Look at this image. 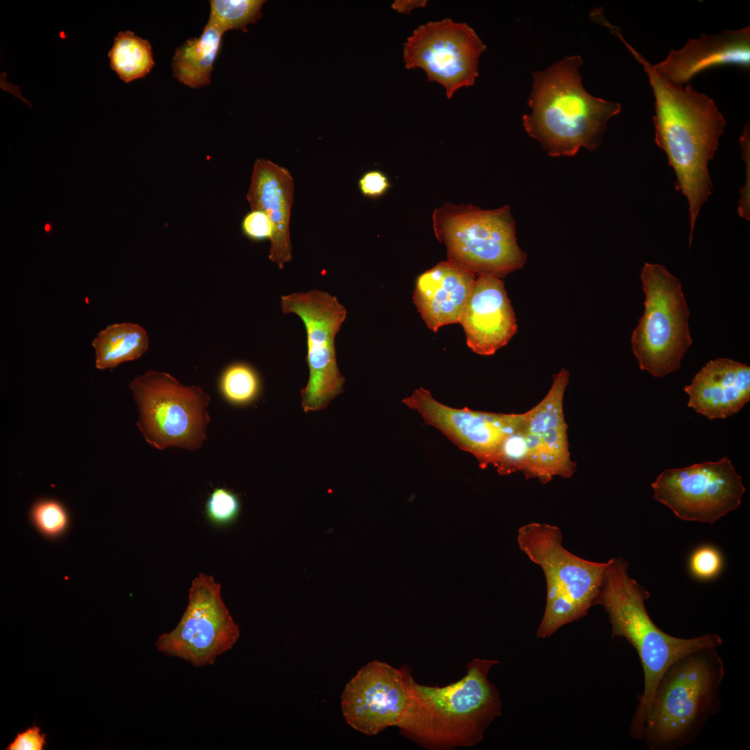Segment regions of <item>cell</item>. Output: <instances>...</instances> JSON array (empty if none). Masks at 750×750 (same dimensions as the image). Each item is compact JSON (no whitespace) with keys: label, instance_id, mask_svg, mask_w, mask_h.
<instances>
[{"label":"cell","instance_id":"27","mask_svg":"<svg viewBox=\"0 0 750 750\" xmlns=\"http://www.w3.org/2000/svg\"><path fill=\"white\" fill-rule=\"evenodd\" d=\"M30 517L36 529L48 538H58L67 529L69 517L65 506L54 499H41L34 503Z\"/></svg>","mask_w":750,"mask_h":750},{"label":"cell","instance_id":"28","mask_svg":"<svg viewBox=\"0 0 750 750\" xmlns=\"http://www.w3.org/2000/svg\"><path fill=\"white\" fill-rule=\"evenodd\" d=\"M526 462L527 447L521 426L504 439L492 465L499 474L508 475L516 472H524Z\"/></svg>","mask_w":750,"mask_h":750},{"label":"cell","instance_id":"24","mask_svg":"<svg viewBox=\"0 0 750 750\" xmlns=\"http://www.w3.org/2000/svg\"><path fill=\"white\" fill-rule=\"evenodd\" d=\"M108 56L110 68L126 83L144 77L155 65L149 42L130 31L117 33Z\"/></svg>","mask_w":750,"mask_h":750},{"label":"cell","instance_id":"1","mask_svg":"<svg viewBox=\"0 0 750 750\" xmlns=\"http://www.w3.org/2000/svg\"><path fill=\"white\" fill-rule=\"evenodd\" d=\"M647 73L655 97V142L665 151L676 174L675 188L687 198L690 234L712 188L708 162L715 156L726 120L705 94L672 83L619 36Z\"/></svg>","mask_w":750,"mask_h":750},{"label":"cell","instance_id":"2","mask_svg":"<svg viewBox=\"0 0 750 750\" xmlns=\"http://www.w3.org/2000/svg\"><path fill=\"white\" fill-rule=\"evenodd\" d=\"M499 662L475 658L466 674L445 686L419 684L407 666L409 704L399 725L400 733L422 747L450 750L480 742L486 729L501 714L497 688L488 678Z\"/></svg>","mask_w":750,"mask_h":750},{"label":"cell","instance_id":"5","mask_svg":"<svg viewBox=\"0 0 750 750\" xmlns=\"http://www.w3.org/2000/svg\"><path fill=\"white\" fill-rule=\"evenodd\" d=\"M724 676L716 647L696 650L673 662L656 687L643 741L651 750H674L698 736L720 708Z\"/></svg>","mask_w":750,"mask_h":750},{"label":"cell","instance_id":"23","mask_svg":"<svg viewBox=\"0 0 750 750\" xmlns=\"http://www.w3.org/2000/svg\"><path fill=\"white\" fill-rule=\"evenodd\" d=\"M96 367L112 369L141 357L148 349L149 338L138 324L124 322L107 326L93 340Z\"/></svg>","mask_w":750,"mask_h":750},{"label":"cell","instance_id":"15","mask_svg":"<svg viewBox=\"0 0 750 750\" xmlns=\"http://www.w3.org/2000/svg\"><path fill=\"white\" fill-rule=\"evenodd\" d=\"M406 669V665L395 668L379 660L360 669L342 694V710L348 724L367 735L398 727L409 704Z\"/></svg>","mask_w":750,"mask_h":750},{"label":"cell","instance_id":"11","mask_svg":"<svg viewBox=\"0 0 750 750\" xmlns=\"http://www.w3.org/2000/svg\"><path fill=\"white\" fill-rule=\"evenodd\" d=\"M240 630L226 607L221 585L200 574L192 582L188 603L177 626L156 642L163 654L184 660L195 667L212 665L230 650Z\"/></svg>","mask_w":750,"mask_h":750},{"label":"cell","instance_id":"29","mask_svg":"<svg viewBox=\"0 0 750 750\" xmlns=\"http://www.w3.org/2000/svg\"><path fill=\"white\" fill-rule=\"evenodd\" d=\"M206 514L210 522L215 525H226L234 522L240 512L238 497L225 488H216L209 496L206 503Z\"/></svg>","mask_w":750,"mask_h":750},{"label":"cell","instance_id":"21","mask_svg":"<svg viewBox=\"0 0 750 750\" xmlns=\"http://www.w3.org/2000/svg\"><path fill=\"white\" fill-rule=\"evenodd\" d=\"M688 406L710 419H725L750 400V367L728 358L710 360L684 388Z\"/></svg>","mask_w":750,"mask_h":750},{"label":"cell","instance_id":"14","mask_svg":"<svg viewBox=\"0 0 750 750\" xmlns=\"http://www.w3.org/2000/svg\"><path fill=\"white\" fill-rule=\"evenodd\" d=\"M417 411L426 424L440 431L460 449L472 454L485 469L492 465L504 439L519 428L524 413L482 412L444 405L429 390L419 388L403 399Z\"/></svg>","mask_w":750,"mask_h":750},{"label":"cell","instance_id":"36","mask_svg":"<svg viewBox=\"0 0 750 750\" xmlns=\"http://www.w3.org/2000/svg\"><path fill=\"white\" fill-rule=\"evenodd\" d=\"M50 229H51V226H50L49 224H46V225H45V230H46V231H50Z\"/></svg>","mask_w":750,"mask_h":750},{"label":"cell","instance_id":"8","mask_svg":"<svg viewBox=\"0 0 750 750\" xmlns=\"http://www.w3.org/2000/svg\"><path fill=\"white\" fill-rule=\"evenodd\" d=\"M641 279L644 311L631 337L640 369L656 378L678 370L692 343L690 312L680 281L665 266L646 262Z\"/></svg>","mask_w":750,"mask_h":750},{"label":"cell","instance_id":"7","mask_svg":"<svg viewBox=\"0 0 750 750\" xmlns=\"http://www.w3.org/2000/svg\"><path fill=\"white\" fill-rule=\"evenodd\" d=\"M433 219L448 260L476 274L501 278L524 265L526 255L517 243L508 206L483 210L448 203L435 210Z\"/></svg>","mask_w":750,"mask_h":750},{"label":"cell","instance_id":"32","mask_svg":"<svg viewBox=\"0 0 750 750\" xmlns=\"http://www.w3.org/2000/svg\"><path fill=\"white\" fill-rule=\"evenodd\" d=\"M47 746L46 734L33 725L18 733L5 749L6 750H43Z\"/></svg>","mask_w":750,"mask_h":750},{"label":"cell","instance_id":"4","mask_svg":"<svg viewBox=\"0 0 750 750\" xmlns=\"http://www.w3.org/2000/svg\"><path fill=\"white\" fill-rule=\"evenodd\" d=\"M579 56L565 57L547 69L533 73L523 116L528 134L551 156H573L581 147L590 151L601 144L610 118L622 108L617 102L590 94L583 87Z\"/></svg>","mask_w":750,"mask_h":750},{"label":"cell","instance_id":"25","mask_svg":"<svg viewBox=\"0 0 750 750\" xmlns=\"http://www.w3.org/2000/svg\"><path fill=\"white\" fill-rule=\"evenodd\" d=\"M219 386L226 400L238 406L254 403L262 390L258 372L245 362H236L228 366L222 375Z\"/></svg>","mask_w":750,"mask_h":750},{"label":"cell","instance_id":"12","mask_svg":"<svg viewBox=\"0 0 750 750\" xmlns=\"http://www.w3.org/2000/svg\"><path fill=\"white\" fill-rule=\"evenodd\" d=\"M653 497L685 521L714 524L741 504L746 489L727 456L664 470L651 483Z\"/></svg>","mask_w":750,"mask_h":750},{"label":"cell","instance_id":"19","mask_svg":"<svg viewBox=\"0 0 750 750\" xmlns=\"http://www.w3.org/2000/svg\"><path fill=\"white\" fill-rule=\"evenodd\" d=\"M294 190L293 178L288 169L267 159H256L247 199L251 210L265 212L273 224L269 259L281 269L292 260L290 218Z\"/></svg>","mask_w":750,"mask_h":750},{"label":"cell","instance_id":"33","mask_svg":"<svg viewBox=\"0 0 750 750\" xmlns=\"http://www.w3.org/2000/svg\"><path fill=\"white\" fill-rule=\"evenodd\" d=\"M361 193L365 197L377 198L383 195L390 188L387 176L381 171L372 170L366 172L358 181Z\"/></svg>","mask_w":750,"mask_h":750},{"label":"cell","instance_id":"30","mask_svg":"<svg viewBox=\"0 0 750 750\" xmlns=\"http://www.w3.org/2000/svg\"><path fill=\"white\" fill-rule=\"evenodd\" d=\"M723 565L722 556L714 547L703 545L693 551L689 567L691 574L699 580H710L721 572Z\"/></svg>","mask_w":750,"mask_h":750},{"label":"cell","instance_id":"6","mask_svg":"<svg viewBox=\"0 0 750 750\" xmlns=\"http://www.w3.org/2000/svg\"><path fill=\"white\" fill-rule=\"evenodd\" d=\"M519 549L545 576L547 599L536 637H551L562 626L585 617L594 606L606 562L581 558L562 545L554 525L531 522L518 530Z\"/></svg>","mask_w":750,"mask_h":750},{"label":"cell","instance_id":"9","mask_svg":"<svg viewBox=\"0 0 750 750\" xmlns=\"http://www.w3.org/2000/svg\"><path fill=\"white\" fill-rule=\"evenodd\" d=\"M147 442L162 450L200 449L206 439L210 397L199 386H185L168 373L150 370L130 383Z\"/></svg>","mask_w":750,"mask_h":750},{"label":"cell","instance_id":"3","mask_svg":"<svg viewBox=\"0 0 750 750\" xmlns=\"http://www.w3.org/2000/svg\"><path fill=\"white\" fill-rule=\"evenodd\" d=\"M623 558L607 562L594 605L608 615L612 637L624 638L638 653L644 670V690L632 717L630 734L643 740L645 724L656 687L665 670L676 660L696 650L718 647L717 634L680 638L660 630L649 616L644 601L649 592L628 574Z\"/></svg>","mask_w":750,"mask_h":750},{"label":"cell","instance_id":"20","mask_svg":"<svg viewBox=\"0 0 750 750\" xmlns=\"http://www.w3.org/2000/svg\"><path fill=\"white\" fill-rule=\"evenodd\" d=\"M475 279V273L450 260L417 277L412 301L430 330L460 322Z\"/></svg>","mask_w":750,"mask_h":750},{"label":"cell","instance_id":"22","mask_svg":"<svg viewBox=\"0 0 750 750\" xmlns=\"http://www.w3.org/2000/svg\"><path fill=\"white\" fill-rule=\"evenodd\" d=\"M223 34L206 24L199 37L189 39L178 47L171 65L174 77L192 88L209 85Z\"/></svg>","mask_w":750,"mask_h":750},{"label":"cell","instance_id":"26","mask_svg":"<svg viewBox=\"0 0 750 750\" xmlns=\"http://www.w3.org/2000/svg\"><path fill=\"white\" fill-rule=\"evenodd\" d=\"M262 0H211L208 24L224 33L231 29L246 31L247 26L261 17Z\"/></svg>","mask_w":750,"mask_h":750},{"label":"cell","instance_id":"18","mask_svg":"<svg viewBox=\"0 0 750 750\" xmlns=\"http://www.w3.org/2000/svg\"><path fill=\"white\" fill-rule=\"evenodd\" d=\"M721 65L749 69V26L691 39L681 49H671L664 60L653 67L667 81L683 85L699 72Z\"/></svg>","mask_w":750,"mask_h":750},{"label":"cell","instance_id":"13","mask_svg":"<svg viewBox=\"0 0 750 750\" xmlns=\"http://www.w3.org/2000/svg\"><path fill=\"white\" fill-rule=\"evenodd\" d=\"M486 46L466 23L447 18L419 26L403 45L406 69L421 68L428 81L445 89L447 99L478 76V59Z\"/></svg>","mask_w":750,"mask_h":750},{"label":"cell","instance_id":"34","mask_svg":"<svg viewBox=\"0 0 750 750\" xmlns=\"http://www.w3.org/2000/svg\"><path fill=\"white\" fill-rule=\"evenodd\" d=\"M741 147L742 149V158H744L746 167H747V180L741 190V197L738 206L739 216L744 218L747 220L750 219V199H749V176H750V162H749V126H746L741 136Z\"/></svg>","mask_w":750,"mask_h":750},{"label":"cell","instance_id":"17","mask_svg":"<svg viewBox=\"0 0 750 750\" xmlns=\"http://www.w3.org/2000/svg\"><path fill=\"white\" fill-rule=\"evenodd\" d=\"M475 353L492 356L517 331L515 315L501 278L478 275L460 322Z\"/></svg>","mask_w":750,"mask_h":750},{"label":"cell","instance_id":"31","mask_svg":"<svg viewBox=\"0 0 750 750\" xmlns=\"http://www.w3.org/2000/svg\"><path fill=\"white\" fill-rule=\"evenodd\" d=\"M243 233L253 240H269L274 236V226L269 216L260 210H251L242 219Z\"/></svg>","mask_w":750,"mask_h":750},{"label":"cell","instance_id":"35","mask_svg":"<svg viewBox=\"0 0 750 750\" xmlns=\"http://www.w3.org/2000/svg\"><path fill=\"white\" fill-rule=\"evenodd\" d=\"M426 3L425 0H396L392 8L399 12L408 15L415 8L424 7Z\"/></svg>","mask_w":750,"mask_h":750},{"label":"cell","instance_id":"16","mask_svg":"<svg viewBox=\"0 0 750 750\" xmlns=\"http://www.w3.org/2000/svg\"><path fill=\"white\" fill-rule=\"evenodd\" d=\"M569 372L562 368L554 375L545 397L524 412L522 428L527 447V462L523 474L545 484L558 476L570 478L576 470L571 459L563 397Z\"/></svg>","mask_w":750,"mask_h":750},{"label":"cell","instance_id":"10","mask_svg":"<svg viewBox=\"0 0 750 750\" xmlns=\"http://www.w3.org/2000/svg\"><path fill=\"white\" fill-rule=\"evenodd\" d=\"M281 309L284 314L297 315L306 332L309 378L300 391L302 408L306 412L323 410L344 392L345 379L337 364L335 340L347 310L335 296L319 290L282 296Z\"/></svg>","mask_w":750,"mask_h":750}]
</instances>
